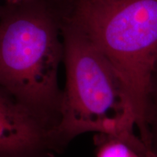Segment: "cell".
Segmentation results:
<instances>
[{
    "instance_id": "obj_1",
    "label": "cell",
    "mask_w": 157,
    "mask_h": 157,
    "mask_svg": "<svg viewBox=\"0 0 157 157\" xmlns=\"http://www.w3.org/2000/svg\"><path fill=\"white\" fill-rule=\"evenodd\" d=\"M63 15V0L0 6V89L54 130L63 97L58 81Z\"/></svg>"
},
{
    "instance_id": "obj_2",
    "label": "cell",
    "mask_w": 157,
    "mask_h": 157,
    "mask_svg": "<svg viewBox=\"0 0 157 157\" xmlns=\"http://www.w3.org/2000/svg\"><path fill=\"white\" fill-rule=\"evenodd\" d=\"M61 37L66 83L60 121L53 132L57 151H63L78 135L95 132L119 137L144 157H155L135 132L128 91L109 60L65 17Z\"/></svg>"
},
{
    "instance_id": "obj_3",
    "label": "cell",
    "mask_w": 157,
    "mask_h": 157,
    "mask_svg": "<svg viewBox=\"0 0 157 157\" xmlns=\"http://www.w3.org/2000/svg\"><path fill=\"white\" fill-rule=\"evenodd\" d=\"M63 16L105 56L126 86L139 137L157 61V0H63Z\"/></svg>"
},
{
    "instance_id": "obj_4",
    "label": "cell",
    "mask_w": 157,
    "mask_h": 157,
    "mask_svg": "<svg viewBox=\"0 0 157 157\" xmlns=\"http://www.w3.org/2000/svg\"><path fill=\"white\" fill-rule=\"evenodd\" d=\"M54 129L0 89V157L57 152Z\"/></svg>"
},
{
    "instance_id": "obj_5",
    "label": "cell",
    "mask_w": 157,
    "mask_h": 157,
    "mask_svg": "<svg viewBox=\"0 0 157 157\" xmlns=\"http://www.w3.org/2000/svg\"><path fill=\"white\" fill-rule=\"evenodd\" d=\"M141 140L157 157V61L148 82L145 102L144 132Z\"/></svg>"
},
{
    "instance_id": "obj_6",
    "label": "cell",
    "mask_w": 157,
    "mask_h": 157,
    "mask_svg": "<svg viewBox=\"0 0 157 157\" xmlns=\"http://www.w3.org/2000/svg\"><path fill=\"white\" fill-rule=\"evenodd\" d=\"M94 144L96 157H144L125 141L111 135L97 133Z\"/></svg>"
},
{
    "instance_id": "obj_7",
    "label": "cell",
    "mask_w": 157,
    "mask_h": 157,
    "mask_svg": "<svg viewBox=\"0 0 157 157\" xmlns=\"http://www.w3.org/2000/svg\"><path fill=\"white\" fill-rule=\"evenodd\" d=\"M10 157H55V155L53 154V152L52 151H44L36 153V154L20 155V156H14Z\"/></svg>"
},
{
    "instance_id": "obj_8",
    "label": "cell",
    "mask_w": 157,
    "mask_h": 157,
    "mask_svg": "<svg viewBox=\"0 0 157 157\" xmlns=\"http://www.w3.org/2000/svg\"><path fill=\"white\" fill-rule=\"evenodd\" d=\"M6 2L7 3H17L20 2L24 1V0H5Z\"/></svg>"
}]
</instances>
